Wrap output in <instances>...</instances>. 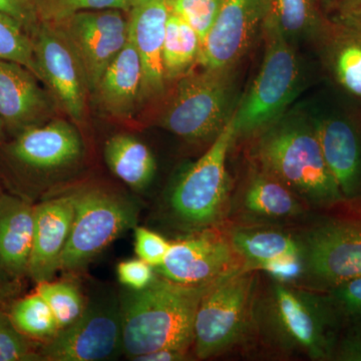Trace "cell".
<instances>
[{
  "label": "cell",
  "instance_id": "1",
  "mask_svg": "<svg viewBox=\"0 0 361 361\" xmlns=\"http://www.w3.org/2000/svg\"><path fill=\"white\" fill-rule=\"evenodd\" d=\"M343 324L325 292L295 288L273 280L256 292L253 331L287 355L331 361Z\"/></svg>",
  "mask_w": 361,
  "mask_h": 361
},
{
  "label": "cell",
  "instance_id": "2",
  "mask_svg": "<svg viewBox=\"0 0 361 361\" xmlns=\"http://www.w3.org/2000/svg\"><path fill=\"white\" fill-rule=\"evenodd\" d=\"M209 285L193 286L156 277L146 288L123 294L120 304L126 356L133 360L161 348H193L195 317Z\"/></svg>",
  "mask_w": 361,
  "mask_h": 361
},
{
  "label": "cell",
  "instance_id": "3",
  "mask_svg": "<svg viewBox=\"0 0 361 361\" xmlns=\"http://www.w3.org/2000/svg\"><path fill=\"white\" fill-rule=\"evenodd\" d=\"M254 156L263 172L283 183L308 207L329 211L345 207L313 123L299 118L277 120L262 130Z\"/></svg>",
  "mask_w": 361,
  "mask_h": 361
},
{
  "label": "cell",
  "instance_id": "4",
  "mask_svg": "<svg viewBox=\"0 0 361 361\" xmlns=\"http://www.w3.org/2000/svg\"><path fill=\"white\" fill-rule=\"evenodd\" d=\"M235 139L237 135L232 115L210 149L171 189L166 208L169 219L177 229L192 234L217 228L224 219L231 190L226 161Z\"/></svg>",
  "mask_w": 361,
  "mask_h": 361
},
{
  "label": "cell",
  "instance_id": "5",
  "mask_svg": "<svg viewBox=\"0 0 361 361\" xmlns=\"http://www.w3.org/2000/svg\"><path fill=\"white\" fill-rule=\"evenodd\" d=\"M255 270L240 268L218 278L202 297L194 325V355L209 360L238 345L253 332Z\"/></svg>",
  "mask_w": 361,
  "mask_h": 361
},
{
  "label": "cell",
  "instance_id": "6",
  "mask_svg": "<svg viewBox=\"0 0 361 361\" xmlns=\"http://www.w3.org/2000/svg\"><path fill=\"white\" fill-rule=\"evenodd\" d=\"M262 27L266 42L262 66L233 114L237 137L261 132L279 120L300 85V66L288 39L269 18H264Z\"/></svg>",
  "mask_w": 361,
  "mask_h": 361
},
{
  "label": "cell",
  "instance_id": "7",
  "mask_svg": "<svg viewBox=\"0 0 361 361\" xmlns=\"http://www.w3.org/2000/svg\"><path fill=\"white\" fill-rule=\"evenodd\" d=\"M75 215L59 270L78 271L104 249L137 227L139 206L125 195L102 187L75 190Z\"/></svg>",
  "mask_w": 361,
  "mask_h": 361
},
{
  "label": "cell",
  "instance_id": "8",
  "mask_svg": "<svg viewBox=\"0 0 361 361\" xmlns=\"http://www.w3.org/2000/svg\"><path fill=\"white\" fill-rule=\"evenodd\" d=\"M233 68H204L180 78L160 125L190 142L215 140L232 118Z\"/></svg>",
  "mask_w": 361,
  "mask_h": 361
},
{
  "label": "cell",
  "instance_id": "9",
  "mask_svg": "<svg viewBox=\"0 0 361 361\" xmlns=\"http://www.w3.org/2000/svg\"><path fill=\"white\" fill-rule=\"evenodd\" d=\"M320 218L299 238L304 275L311 289L326 291L361 277V216L337 210Z\"/></svg>",
  "mask_w": 361,
  "mask_h": 361
},
{
  "label": "cell",
  "instance_id": "10",
  "mask_svg": "<svg viewBox=\"0 0 361 361\" xmlns=\"http://www.w3.org/2000/svg\"><path fill=\"white\" fill-rule=\"evenodd\" d=\"M37 351L40 361H103L118 357L123 353L120 301H90L75 322L39 343Z\"/></svg>",
  "mask_w": 361,
  "mask_h": 361
},
{
  "label": "cell",
  "instance_id": "11",
  "mask_svg": "<svg viewBox=\"0 0 361 361\" xmlns=\"http://www.w3.org/2000/svg\"><path fill=\"white\" fill-rule=\"evenodd\" d=\"M33 52L52 99L75 122H82L90 92L84 68L61 28L39 23L30 33Z\"/></svg>",
  "mask_w": 361,
  "mask_h": 361
},
{
  "label": "cell",
  "instance_id": "12",
  "mask_svg": "<svg viewBox=\"0 0 361 361\" xmlns=\"http://www.w3.org/2000/svg\"><path fill=\"white\" fill-rule=\"evenodd\" d=\"M75 49L90 92L129 40V16L118 8L90 9L54 23Z\"/></svg>",
  "mask_w": 361,
  "mask_h": 361
},
{
  "label": "cell",
  "instance_id": "13",
  "mask_svg": "<svg viewBox=\"0 0 361 361\" xmlns=\"http://www.w3.org/2000/svg\"><path fill=\"white\" fill-rule=\"evenodd\" d=\"M243 267L227 234L212 228L171 242L165 260L155 270L176 283L199 286Z\"/></svg>",
  "mask_w": 361,
  "mask_h": 361
},
{
  "label": "cell",
  "instance_id": "14",
  "mask_svg": "<svg viewBox=\"0 0 361 361\" xmlns=\"http://www.w3.org/2000/svg\"><path fill=\"white\" fill-rule=\"evenodd\" d=\"M82 151L75 126L59 118L28 128L4 148L7 161L20 176L68 167L80 160Z\"/></svg>",
  "mask_w": 361,
  "mask_h": 361
},
{
  "label": "cell",
  "instance_id": "15",
  "mask_svg": "<svg viewBox=\"0 0 361 361\" xmlns=\"http://www.w3.org/2000/svg\"><path fill=\"white\" fill-rule=\"evenodd\" d=\"M265 13L266 0H223L198 63L203 68H233L253 44Z\"/></svg>",
  "mask_w": 361,
  "mask_h": 361
},
{
  "label": "cell",
  "instance_id": "16",
  "mask_svg": "<svg viewBox=\"0 0 361 361\" xmlns=\"http://www.w3.org/2000/svg\"><path fill=\"white\" fill-rule=\"evenodd\" d=\"M75 215L73 192L35 205V231L27 277L35 284L49 281L59 270Z\"/></svg>",
  "mask_w": 361,
  "mask_h": 361
},
{
  "label": "cell",
  "instance_id": "17",
  "mask_svg": "<svg viewBox=\"0 0 361 361\" xmlns=\"http://www.w3.org/2000/svg\"><path fill=\"white\" fill-rule=\"evenodd\" d=\"M39 80L25 66L0 59V118L6 132L16 135L51 118L52 101Z\"/></svg>",
  "mask_w": 361,
  "mask_h": 361
},
{
  "label": "cell",
  "instance_id": "18",
  "mask_svg": "<svg viewBox=\"0 0 361 361\" xmlns=\"http://www.w3.org/2000/svg\"><path fill=\"white\" fill-rule=\"evenodd\" d=\"M169 14L167 0H133L128 13L129 39L142 63V101L165 89L163 47Z\"/></svg>",
  "mask_w": 361,
  "mask_h": 361
},
{
  "label": "cell",
  "instance_id": "19",
  "mask_svg": "<svg viewBox=\"0 0 361 361\" xmlns=\"http://www.w3.org/2000/svg\"><path fill=\"white\" fill-rule=\"evenodd\" d=\"M323 158L345 199L361 202V135L345 116H325L313 123Z\"/></svg>",
  "mask_w": 361,
  "mask_h": 361
},
{
  "label": "cell",
  "instance_id": "20",
  "mask_svg": "<svg viewBox=\"0 0 361 361\" xmlns=\"http://www.w3.org/2000/svg\"><path fill=\"white\" fill-rule=\"evenodd\" d=\"M318 37L331 77L344 92L361 99V11L327 18Z\"/></svg>",
  "mask_w": 361,
  "mask_h": 361
},
{
  "label": "cell",
  "instance_id": "21",
  "mask_svg": "<svg viewBox=\"0 0 361 361\" xmlns=\"http://www.w3.org/2000/svg\"><path fill=\"white\" fill-rule=\"evenodd\" d=\"M35 231V204L20 195L0 193V268L20 281L27 277Z\"/></svg>",
  "mask_w": 361,
  "mask_h": 361
},
{
  "label": "cell",
  "instance_id": "22",
  "mask_svg": "<svg viewBox=\"0 0 361 361\" xmlns=\"http://www.w3.org/2000/svg\"><path fill=\"white\" fill-rule=\"evenodd\" d=\"M142 92L141 59L129 39L104 71L92 92L104 113L128 118L142 102Z\"/></svg>",
  "mask_w": 361,
  "mask_h": 361
},
{
  "label": "cell",
  "instance_id": "23",
  "mask_svg": "<svg viewBox=\"0 0 361 361\" xmlns=\"http://www.w3.org/2000/svg\"><path fill=\"white\" fill-rule=\"evenodd\" d=\"M227 236L247 269L262 270L279 258L303 257L300 238L275 226L241 224L232 227Z\"/></svg>",
  "mask_w": 361,
  "mask_h": 361
},
{
  "label": "cell",
  "instance_id": "24",
  "mask_svg": "<svg viewBox=\"0 0 361 361\" xmlns=\"http://www.w3.org/2000/svg\"><path fill=\"white\" fill-rule=\"evenodd\" d=\"M305 203L283 183L267 173H257L247 183L239 207L247 220L257 224L298 218Z\"/></svg>",
  "mask_w": 361,
  "mask_h": 361
},
{
  "label": "cell",
  "instance_id": "25",
  "mask_svg": "<svg viewBox=\"0 0 361 361\" xmlns=\"http://www.w3.org/2000/svg\"><path fill=\"white\" fill-rule=\"evenodd\" d=\"M104 156L111 172L135 191L146 189L156 174L155 157L133 135H113L104 145Z\"/></svg>",
  "mask_w": 361,
  "mask_h": 361
},
{
  "label": "cell",
  "instance_id": "26",
  "mask_svg": "<svg viewBox=\"0 0 361 361\" xmlns=\"http://www.w3.org/2000/svg\"><path fill=\"white\" fill-rule=\"evenodd\" d=\"M201 42L186 21L175 13L169 14L163 47V68L166 82L189 73L198 61Z\"/></svg>",
  "mask_w": 361,
  "mask_h": 361
},
{
  "label": "cell",
  "instance_id": "27",
  "mask_svg": "<svg viewBox=\"0 0 361 361\" xmlns=\"http://www.w3.org/2000/svg\"><path fill=\"white\" fill-rule=\"evenodd\" d=\"M7 313L18 331L37 343L49 341L59 331L51 307L37 291L13 299Z\"/></svg>",
  "mask_w": 361,
  "mask_h": 361
},
{
  "label": "cell",
  "instance_id": "28",
  "mask_svg": "<svg viewBox=\"0 0 361 361\" xmlns=\"http://www.w3.org/2000/svg\"><path fill=\"white\" fill-rule=\"evenodd\" d=\"M37 290L56 317L59 330L70 326L84 312L85 305L84 297L78 287L71 282L49 281L37 284Z\"/></svg>",
  "mask_w": 361,
  "mask_h": 361
},
{
  "label": "cell",
  "instance_id": "29",
  "mask_svg": "<svg viewBox=\"0 0 361 361\" xmlns=\"http://www.w3.org/2000/svg\"><path fill=\"white\" fill-rule=\"evenodd\" d=\"M0 59L13 61L28 68L42 80L30 35L13 18L0 13Z\"/></svg>",
  "mask_w": 361,
  "mask_h": 361
},
{
  "label": "cell",
  "instance_id": "30",
  "mask_svg": "<svg viewBox=\"0 0 361 361\" xmlns=\"http://www.w3.org/2000/svg\"><path fill=\"white\" fill-rule=\"evenodd\" d=\"M39 23H59L90 9L118 8L129 13L133 0H30Z\"/></svg>",
  "mask_w": 361,
  "mask_h": 361
},
{
  "label": "cell",
  "instance_id": "31",
  "mask_svg": "<svg viewBox=\"0 0 361 361\" xmlns=\"http://www.w3.org/2000/svg\"><path fill=\"white\" fill-rule=\"evenodd\" d=\"M171 13H175L198 35L204 44L217 20L223 0H167Z\"/></svg>",
  "mask_w": 361,
  "mask_h": 361
},
{
  "label": "cell",
  "instance_id": "32",
  "mask_svg": "<svg viewBox=\"0 0 361 361\" xmlns=\"http://www.w3.org/2000/svg\"><path fill=\"white\" fill-rule=\"evenodd\" d=\"M39 344L18 331L7 310L0 308V361H40Z\"/></svg>",
  "mask_w": 361,
  "mask_h": 361
},
{
  "label": "cell",
  "instance_id": "33",
  "mask_svg": "<svg viewBox=\"0 0 361 361\" xmlns=\"http://www.w3.org/2000/svg\"><path fill=\"white\" fill-rule=\"evenodd\" d=\"M341 317L343 327L357 330L361 334V277L323 291Z\"/></svg>",
  "mask_w": 361,
  "mask_h": 361
},
{
  "label": "cell",
  "instance_id": "34",
  "mask_svg": "<svg viewBox=\"0 0 361 361\" xmlns=\"http://www.w3.org/2000/svg\"><path fill=\"white\" fill-rule=\"evenodd\" d=\"M135 251L137 258L159 267L165 260L171 242L165 237L144 227L135 228Z\"/></svg>",
  "mask_w": 361,
  "mask_h": 361
},
{
  "label": "cell",
  "instance_id": "35",
  "mask_svg": "<svg viewBox=\"0 0 361 361\" xmlns=\"http://www.w3.org/2000/svg\"><path fill=\"white\" fill-rule=\"evenodd\" d=\"M118 281L132 290H142L156 279L153 266L142 259H129L118 263L116 267Z\"/></svg>",
  "mask_w": 361,
  "mask_h": 361
},
{
  "label": "cell",
  "instance_id": "36",
  "mask_svg": "<svg viewBox=\"0 0 361 361\" xmlns=\"http://www.w3.org/2000/svg\"><path fill=\"white\" fill-rule=\"evenodd\" d=\"M273 280L290 284L304 275L303 257H283L262 268Z\"/></svg>",
  "mask_w": 361,
  "mask_h": 361
},
{
  "label": "cell",
  "instance_id": "37",
  "mask_svg": "<svg viewBox=\"0 0 361 361\" xmlns=\"http://www.w3.org/2000/svg\"><path fill=\"white\" fill-rule=\"evenodd\" d=\"M331 361H361L360 331L350 327L342 329L332 353Z\"/></svg>",
  "mask_w": 361,
  "mask_h": 361
},
{
  "label": "cell",
  "instance_id": "38",
  "mask_svg": "<svg viewBox=\"0 0 361 361\" xmlns=\"http://www.w3.org/2000/svg\"><path fill=\"white\" fill-rule=\"evenodd\" d=\"M0 13L18 21L28 35L39 23L30 0H0Z\"/></svg>",
  "mask_w": 361,
  "mask_h": 361
},
{
  "label": "cell",
  "instance_id": "39",
  "mask_svg": "<svg viewBox=\"0 0 361 361\" xmlns=\"http://www.w3.org/2000/svg\"><path fill=\"white\" fill-rule=\"evenodd\" d=\"M189 350L178 348H161L135 357L134 361H183L190 360Z\"/></svg>",
  "mask_w": 361,
  "mask_h": 361
},
{
  "label": "cell",
  "instance_id": "40",
  "mask_svg": "<svg viewBox=\"0 0 361 361\" xmlns=\"http://www.w3.org/2000/svg\"><path fill=\"white\" fill-rule=\"evenodd\" d=\"M20 283L11 285H0V308L8 301H13L18 292Z\"/></svg>",
  "mask_w": 361,
  "mask_h": 361
},
{
  "label": "cell",
  "instance_id": "41",
  "mask_svg": "<svg viewBox=\"0 0 361 361\" xmlns=\"http://www.w3.org/2000/svg\"><path fill=\"white\" fill-rule=\"evenodd\" d=\"M336 13H346L361 11V0H337Z\"/></svg>",
  "mask_w": 361,
  "mask_h": 361
},
{
  "label": "cell",
  "instance_id": "42",
  "mask_svg": "<svg viewBox=\"0 0 361 361\" xmlns=\"http://www.w3.org/2000/svg\"><path fill=\"white\" fill-rule=\"evenodd\" d=\"M20 283L18 280H13V278L8 276L4 270L0 268V285H11Z\"/></svg>",
  "mask_w": 361,
  "mask_h": 361
},
{
  "label": "cell",
  "instance_id": "43",
  "mask_svg": "<svg viewBox=\"0 0 361 361\" xmlns=\"http://www.w3.org/2000/svg\"><path fill=\"white\" fill-rule=\"evenodd\" d=\"M341 210L348 211V212L361 216V202L360 203L353 204V205H346Z\"/></svg>",
  "mask_w": 361,
  "mask_h": 361
},
{
  "label": "cell",
  "instance_id": "44",
  "mask_svg": "<svg viewBox=\"0 0 361 361\" xmlns=\"http://www.w3.org/2000/svg\"><path fill=\"white\" fill-rule=\"evenodd\" d=\"M324 9L336 8L337 0H319Z\"/></svg>",
  "mask_w": 361,
  "mask_h": 361
},
{
  "label": "cell",
  "instance_id": "45",
  "mask_svg": "<svg viewBox=\"0 0 361 361\" xmlns=\"http://www.w3.org/2000/svg\"><path fill=\"white\" fill-rule=\"evenodd\" d=\"M6 129H4V123H2L1 118H0V142H4V137H6Z\"/></svg>",
  "mask_w": 361,
  "mask_h": 361
},
{
  "label": "cell",
  "instance_id": "46",
  "mask_svg": "<svg viewBox=\"0 0 361 361\" xmlns=\"http://www.w3.org/2000/svg\"><path fill=\"white\" fill-rule=\"evenodd\" d=\"M2 192V190H1V188H0V193H1Z\"/></svg>",
  "mask_w": 361,
  "mask_h": 361
}]
</instances>
